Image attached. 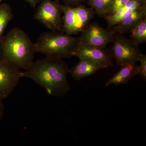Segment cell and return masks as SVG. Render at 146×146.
<instances>
[{
  "label": "cell",
  "mask_w": 146,
  "mask_h": 146,
  "mask_svg": "<svg viewBox=\"0 0 146 146\" xmlns=\"http://www.w3.org/2000/svg\"><path fill=\"white\" fill-rule=\"evenodd\" d=\"M79 42V37L51 31L40 35L34 44L35 49L36 52L45 55L46 57L62 59L73 56Z\"/></svg>",
  "instance_id": "3"
},
{
  "label": "cell",
  "mask_w": 146,
  "mask_h": 146,
  "mask_svg": "<svg viewBox=\"0 0 146 146\" xmlns=\"http://www.w3.org/2000/svg\"><path fill=\"white\" fill-rule=\"evenodd\" d=\"M146 4V0H130L114 14L110 16H105L106 21L108 25V29H110L125 16Z\"/></svg>",
  "instance_id": "12"
},
{
  "label": "cell",
  "mask_w": 146,
  "mask_h": 146,
  "mask_svg": "<svg viewBox=\"0 0 146 146\" xmlns=\"http://www.w3.org/2000/svg\"><path fill=\"white\" fill-rule=\"evenodd\" d=\"M112 42L113 45L111 51L118 65L121 67L139 61L142 53L138 46L135 44L131 39H128L122 34H115Z\"/></svg>",
  "instance_id": "6"
},
{
  "label": "cell",
  "mask_w": 146,
  "mask_h": 146,
  "mask_svg": "<svg viewBox=\"0 0 146 146\" xmlns=\"http://www.w3.org/2000/svg\"><path fill=\"white\" fill-rule=\"evenodd\" d=\"M140 62L139 75L144 80H146V56L142 54L139 58Z\"/></svg>",
  "instance_id": "18"
},
{
  "label": "cell",
  "mask_w": 146,
  "mask_h": 146,
  "mask_svg": "<svg viewBox=\"0 0 146 146\" xmlns=\"http://www.w3.org/2000/svg\"><path fill=\"white\" fill-rule=\"evenodd\" d=\"M61 5L58 0H42L34 19L52 31L62 32L63 16Z\"/></svg>",
  "instance_id": "5"
},
{
  "label": "cell",
  "mask_w": 146,
  "mask_h": 146,
  "mask_svg": "<svg viewBox=\"0 0 146 146\" xmlns=\"http://www.w3.org/2000/svg\"><path fill=\"white\" fill-rule=\"evenodd\" d=\"M146 18V4L135 9L110 29L114 34L131 33L138 23Z\"/></svg>",
  "instance_id": "10"
},
{
  "label": "cell",
  "mask_w": 146,
  "mask_h": 146,
  "mask_svg": "<svg viewBox=\"0 0 146 146\" xmlns=\"http://www.w3.org/2000/svg\"><path fill=\"white\" fill-rule=\"evenodd\" d=\"M21 70L0 58V99L3 100L17 87L22 78Z\"/></svg>",
  "instance_id": "8"
},
{
  "label": "cell",
  "mask_w": 146,
  "mask_h": 146,
  "mask_svg": "<svg viewBox=\"0 0 146 146\" xmlns=\"http://www.w3.org/2000/svg\"><path fill=\"white\" fill-rule=\"evenodd\" d=\"M81 33L80 43L100 48H106L107 44L112 42L115 35L96 23H89Z\"/></svg>",
  "instance_id": "7"
},
{
  "label": "cell",
  "mask_w": 146,
  "mask_h": 146,
  "mask_svg": "<svg viewBox=\"0 0 146 146\" xmlns=\"http://www.w3.org/2000/svg\"><path fill=\"white\" fill-rule=\"evenodd\" d=\"M85 0H63L65 5L68 6H74L79 4Z\"/></svg>",
  "instance_id": "19"
},
{
  "label": "cell",
  "mask_w": 146,
  "mask_h": 146,
  "mask_svg": "<svg viewBox=\"0 0 146 146\" xmlns=\"http://www.w3.org/2000/svg\"><path fill=\"white\" fill-rule=\"evenodd\" d=\"M113 0H87L88 5L94 9L95 13L104 17L109 12Z\"/></svg>",
  "instance_id": "16"
},
{
  "label": "cell",
  "mask_w": 146,
  "mask_h": 146,
  "mask_svg": "<svg viewBox=\"0 0 146 146\" xmlns=\"http://www.w3.org/2000/svg\"><path fill=\"white\" fill-rule=\"evenodd\" d=\"M79 59V62L69 70V74L76 80L92 75L101 69L107 68L101 63L89 58Z\"/></svg>",
  "instance_id": "11"
},
{
  "label": "cell",
  "mask_w": 146,
  "mask_h": 146,
  "mask_svg": "<svg viewBox=\"0 0 146 146\" xmlns=\"http://www.w3.org/2000/svg\"><path fill=\"white\" fill-rule=\"evenodd\" d=\"M130 1V0H113L110 10L106 16H110L114 14Z\"/></svg>",
  "instance_id": "17"
},
{
  "label": "cell",
  "mask_w": 146,
  "mask_h": 146,
  "mask_svg": "<svg viewBox=\"0 0 146 146\" xmlns=\"http://www.w3.org/2000/svg\"><path fill=\"white\" fill-rule=\"evenodd\" d=\"M3 0H0V4L2 2V1Z\"/></svg>",
  "instance_id": "22"
},
{
  "label": "cell",
  "mask_w": 146,
  "mask_h": 146,
  "mask_svg": "<svg viewBox=\"0 0 146 146\" xmlns=\"http://www.w3.org/2000/svg\"><path fill=\"white\" fill-rule=\"evenodd\" d=\"M121 67L119 71L106 82V86L127 84L132 78L139 75V66L136 65V63H130Z\"/></svg>",
  "instance_id": "13"
},
{
  "label": "cell",
  "mask_w": 146,
  "mask_h": 146,
  "mask_svg": "<svg viewBox=\"0 0 146 146\" xmlns=\"http://www.w3.org/2000/svg\"><path fill=\"white\" fill-rule=\"evenodd\" d=\"M70 69L62 59L49 57L33 61L22 72V77L30 79L42 86L49 95L63 97L70 90L68 80Z\"/></svg>",
  "instance_id": "1"
},
{
  "label": "cell",
  "mask_w": 146,
  "mask_h": 146,
  "mask_svg": "<svg viewBox=\"0 0 146 146\" xmlns=\"http://www.w3.org/2000/svg\"><path fill=\"white\" fill-rule=\"evenodd\" d=\"M73 56L79 58H86L97 61L106 68L113 65V58L111 51L106 48H97L78 43L74 52Z\"/></svg>",
  "instance_id": "9"
},
{
  "label": "cell",
  "mask_w": 146,
  "mask_h": 146,
  "mask_svg": "<svg viewBox=\"0 0 146 146\" xmlns=\"http://www.w3.org/2000/svg\"><path fill=\"white\" fill-rule=\"evenodd\" d=\"M31 6V7L35 8L36 5L42 1V0H24Z\"/></svg>",
  "instance_id": "20"
},
{
  "label": "cell",
  "mask_w": 146,
  "mask_h": 146,
  "mask_svg": "<svg viewBox=\"0 0 146 146\" xmlns=\"http://www.w3.org/2000/svg\"><path fill=\"white\" fill-rule=\"evenodd\" d=\"M61 8L63 14L62 32L70 35L83 31L94 18L95 13L93 8L80 4L74 6L61 5Z\"/></svg>",
  "instance_id": "4"
},
{
  "label": "cell",
  "mask_w": 146,
  "mask_h": 146,
  "mask_svg": "<svg viewBox=\"0 0 146 146\" xmlns=\"http://www.w3.org/2000/svg\"><path fill=\"white\" fill-rule=\"evenodd\" d=\"M13 18L12 9L7 3L0 4V40L9 23Z\"/></svg>",
  "instance_id": "14"
},
{
  "label": "cell",
  "mask_w": 146,
  "mask_h": 146,
  "mask_svg": "<svg viewBox=\"0 0 146 146\" xmlns=\"http://www.w3.org/2000/svg\"><path fill=\"white\" fill-rule=\"evenodd\" d=\"M3 100L0 99V121L2 119L4 113V106L3 104Z\"/></svg>",
  "instance_id": "21"
},
{
  "label": "cell",
  "mask_w": 146,
  "mask_h": 146,
  "mask_svg": "<svg viewBox=\"0 0 146 146\" xmlns=\"http://www.w3.org/2000/svg\"><path fill=\"white\" fill-rule=\"evenodd\" d=\"M35 53L34 44L19 28L11 29L0 40V58L20 70L30 67Z\"/></svg>",
  "instance_id": "2"
},
{
  "label": "cell",
  "mask_w": 146,
  "mask_h": 146,
  "mask_svg": "<svg viewBox=\"0 0 146 146\" xmlns=\"http://www.w3.org/2000/svg\"><path fill=\"white\" fill-rule=\"evenodd\" d=\"M131 39L136 45L146 42V18L141 20L131 31Z\"/></svg>",
  "instance_id": "15"
}]
</instances>
